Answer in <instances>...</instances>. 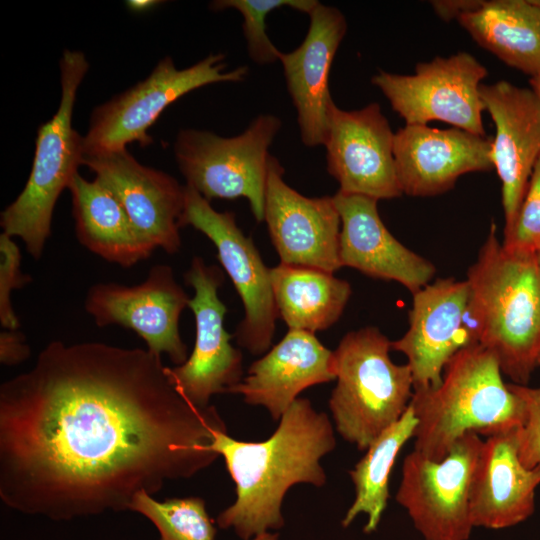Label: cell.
Returning <instances> with one entry per match:
<instances>
[{"label": "cell", "instance_id": "6da1fadb", "mask_svg": "<svg viewBox=\"0 0 540 540\" xmlns=\"http://www.w3.org/2000/svg\"><path fill=\"white\" fill-rule=\"evenodd\" d=\"M220 432L217 409L188 401L161 355L51 341L0 386V498L53 520L130 510L213 464Z\"/></svg>", "mask_w": 540, "mask_h": 540}, {"label": "cell", "instance_id": "7a4b0ae2", "mask_svg": "<svg viewBox=\"0 0 540 540\" xmlns=\"http://www.w3.org/2000/svg\"><path fill=\"white\" fill-rule=\"evenodd\" d=\"M335 447L330 418L306 398L293 402L264 441L217 433L210 450L224 458L236 488V500L218 515V526L233 528L243 540L281 528L287 491L299 483L322 487L327 476L320 461Z\"/></svg>", "mask_w": 540, "mask_h": 540}, {"label": "cell", "instance_id": "3957f363", "mask_svg": "<svg viewBox=\"0 0 540 540\" xmlns=\"http://www.w3.org/2000/svg\"><path fill=\"white\" fill-rule=\"evenodd\" d=\"M466 280L470 344L491 351L502 374L514 384L527 385L540 355V265L536 254L506 249L492 224Z\"/></svg>", "mask_w": 540, "mask_h": 540}, {"label": "cell", "instance_id": "277c9868", "mask_svg": "<svg viewBox=\"0 0 540 540\" xmlns=\"http://www.w3.org/2000/svg\"><path fill=\"white\" fill-rule=\"evenodd\" d=\"M409 405L418 421L414 451L436 461L467 432L490 436L524 421L522 400L504 383L495 355L478 343L459 349L442 382L414 390Z\"/></svg>", "mask_w": 540, "mask_h": 540}, {"label": "cell", "instance_id": "5b68a950", "mask_svg": "<svg viewBox=\"0 0 540 540\" xmlns=\"http://www.w3.org/2000/svg\"><path fill=\"white\" fill-rule=\"evenodd\" d=\"M391 341L374 326L348 332L333 351L336 386L329 408L336 430L363 451L404 414L413 395L408 364L390 357Z\"/></svg>", "mask_w": 540, "mask_h": 540}, {"label": "cell", "instance_id": "8992f818", "mask_svg": "<svg viewBox=\"0 0 540 540\" xmlns=\"http://www.w3.org/2000/svg\"><path fill=\"white\" fill-rule=\"evenodd\" d=\"M89 68L83 52L65 50L60 59L61 100L57 112L37 130L33 165L18 197L1 213L3 233L19 237L39 259L51 234L56 202L84 165L83 137L72 127L77 90Z\"/></svg>", "mask_w": 540, "mask_h": 540}, {"label": "cell", "instance_id": "52a82bcc", "mask_svg": "<svg viewBox=\"0 0 540 540\" xmlns=\"http://www.w3.org/2000/svg\"><path fill=\"white\" fill-rule=\"evenodd\" d=\"M281 125L276 115L261 114L234 137L206 130H181L174 154L186 185L209 202L246 198L255 220L263 222L272 156L269 148Z\"/></svg>", "mask_w": 540, "mask_h": 540}, {"label": "cell", "instance_id": "ba28073f", "mask_svg": "<svg viewBox=\"0 0 540 540\" xmlns=\"http://www.w3.org/2000/svg\"><path fill=\"white\" fill-rule=\"evenodd\" d=\"M223 53H210L196 64L177 69L171 57H164L151 74L130 89L96 107L83 137L84 158L126 149L137 142H153L149 128L161 113L183 95L218 82H241L248 66L226 70Z\"/></svg>", "mask_w": 540, "mask_h": 540}, {"label": "cell", "instance_id": "9c48e42d", "mask_svg": "<svg viewBox=\"0 0 540 540\" xmlns=\"http://www.w3.org/2000/svg\"><path fill=\"white\" fill-rule=\"evenodd\" d=\"M192 226L208 237L217 257L230 277L244 308V317L233 338L253 355L265 354L271 346L278 317L270 268L251 237L236 223L231 211H216L201 194L185 185L184 209L180 227Z\"/></svg>", "mask_w": 540, "mask_h": 540}, {"label": "cell", "instance_id": "30bf717a", "mask_svg": "<svg viewBox=\"0 0 540 540\" xmlns=\"http://www.w3.org/2000/svg\"><path fill=\"white\" fill-rule=\"evenodd\" d=\"M483 440L467 432L441 460L412 451L403 461L395 499L425 540H468L470 489Z\"/></svg>", "mask_w": 540, "mask_h": 540}, {"label": "cell", "instance_id": "8fae6325", "mask_svg": "<svg viewBox=\"0 0 540 540\" xmlns=\"http://www.w3.org/2000/svg\"><path fill=\"white\" fill-rule=\"evenodd\" d=\"M488 71L474 56L458 52L417 64L412 75L383 70L371 82L406 124L442 121L467 132L486 136L481 81Z\"/></svg>", "mask_w": 540, "mask_h": 540}, {"label": "cell", "instance_id": "7c38bea8", "mask_svg": "<svg viewBox=\"0 0 540 540\" xmlns=\"http://www.w3.org/2000/svg\"><path fill=\"white\" fill-rule=\"evenodd\" d=\"M184 280L194 289L188 307L195 319V342L187 360L168 367V375L188 401L205 408L213 395L230 393L243 380L242 353L224 327L227 308L218 296L224 283L222 269L195 256Z\"/></svg>", "mask_w": 540, "mask_h": 540}, {"label": "cell", "instance_id": "4fadbf2b", "mask_svg": "<svg viewBox=\"0 0 540 540\" xmlns=\"http://www.w3.org/2000/svg\"><path fill=\"white\" fill-rule=\"evenodd\" d=\"M190 297L169 265L151 267L146 279L127 286L114 282L92 285L84 307L98 327L119 325L133 330L155 354H167L175 366L188 358L179 320Z\"/></svg>", "mask_w": 540, "mask_h": 540}, {"label": "cell", "instance_id": "5bb4252c", "mask_svg": "<svg viewBox=\"0 0 540 540\" xmlns=\"http://www.w3.org/2000/svg\"><path fill=\"white\" fill-rule=\"evenodd\" d=\"M394 134L378 103L351 111L331 105L324 146L327 171L339 183L338 191L376 200L403 195Z\"/></svg>", "mask_w": 540, "mask_h": 540}, {"label": "cell", "instance_id": "9a60e30c", "mask_svg": "<svg viewBox=\"0 0 540 540\" xmlns=\"http://www.w3.org/2000/svg\"><path fill=\"white\" fill-rule=\"evenodd\" d=\"M283 174L271 156L264 221L280 263L335 273L342 267L341 219L333 196L306 197L290 187Z\"/></svg>", "mask_w": 540, "mask_h": 540}, {"label": "cell", "instance_id": "2e32d148", "mask_svg": "<svg viewBox=\"0 0 540 540\" xmlns=\"http://www.w3.org/2000/svg\"><path fill=\"white\" fill-rule=\"evenodd\" d=\"M470 289L467 280L438 278L413 293L405 334L391 341L404 354L414 390L435 388L452 356L470 344L467 316Z\"/></svg>", "mask_w": 540, "mask_h": 540}, {"label": "cell", "instance_id": "e0dca14e", "mask_svg": "<svg viewBox=\"0 0 540 540\" xmlns=\"http://www.w3.org/2000/svg\"><path fill=\"white\" fill-rule=\"evenodd\" d=\"M84 165L114 193L135 228L154 248L168 254L179 251L185 185L142 165L127 149L85 157Z\"/></svg>", "mask_w": 540, "mask_h": 540}, {"label": "cell", "instance_id": "ac0fdd59", "mask_svg": "<svg viewBox=\"0 0 540 540\" xmlns=\"http://www.w3.org/2000/svg\"><path fill=\"white\" fill-rule=\"evenodd\" d=\"M396 172L403 194L440 195L464 174L494 169L491 140L458 128L406 124L394 134Z\"/></svg>", "mask_w": 540, "mask_h": 540}, {"label": "cell", "instance_id": "d6986e66", "mask_svg": "<svg viewBox=\"0 0 540 540\" xmlns=\"http://www.w3.org/2000/svg\"><path fill=\"white\" fill-rule=\"evenodd\" d=\"M480 96L495 125L491 159L501 181L504 231L511 228L540 155V99L507 81L481 84Z\"/></svg>", "mask_w": 540, "mask_h": 540}, {"label": "cell", "instance_id": "ffe728a7", "mask_svg": "<svg viewBox=\"0 0 540 540\" xmlns=\"http://www.w3.org/2000/svg\"><path fill=\"white\" fill-rule=\"evenodd\" d=\"M308 15L310 23L303 42L293 51H281L279 61L297 112L301 141L315 147L326 140L329 110L334 103L329 73L347 22L339 9L320 2Z\"/></svg>", "mask_w": 540, "mask_h": 540}, {"label": "cell", "instance_id": "44dd1931", "mask_svg": "<svg viewBox=\"0 0 540 540\" xmlns=\"http://www.w3.org/2000/svg\"><path fill=\"white\" fill-rule=\"evenodd\" d=\"M334 202L341 219L339 258L342 267L371 278L396 281L412 294L436 274L432 262L399 242L378 212V200L338 191Z\"/></svg>", "mask_w": 540, "mask_h": 540}, {"label": "cell", "instance_id": "7402d4cb", "mask_svg": "<svg viewBox=\"0 0 540 540\" xmlns=\"http://www.w3.org/2000/svg\"><path fill=\"white\" fill-rule=\"evenodd\" d=\"M332 380H336L334 352L315 334L288 330L249 366L230 393L242 395L247 404L263 406L274 420H280L303 390Z\"/></svg>", "mask_w": 540, "mask_h": 540}, {"label": "cell", "instance_id": "603a6c76", "mask_svg": "<svg viewBox=\"0 0 540 540\" xmlns=\"http://www.w3.org/2000/svg\"><path fill=\"white\" fill-rule=\"evenodd\" d=\"M517 430L499 432L483 440L470 489L473 527L507 528L534 512L540 466L529 469L520 461Z\"/></svg>", "mask_w": 540, "mask_h": 540}, {"label": "cell", "instance_id": "cb8c5ba5", "mask_svg": "<svg viewBox=\"0 0 540 540\" xmlns=\"http://www.w3.org/2000/svg\"><path fill=\"white\" fill-rule=\"evenodd\" d=\"M78 241L107 262L129 268L154 247L138 232L114 193L98 178L76 174L69 188Z\"/></svg>", "mask_w": 540, "mask_h": 540}, {"label": "cell", "instance_id": "d4e9b609", "mask_svg": "<svg viewBox=\"0 0 540 540\" xmlns=\"http://www.w3.org/2000/svg\"><path fill=\"white\" fill-rule=\"evenodd\" d=\"M457 20L508 66L530 78L540 75V8L532 0H483Z\"/></svg>", "mask_w": 540, "mask_h": 540}, {"label": "cell", "instance_id": "484cf974", "mask_svg": "<svg viewBox=\"0 0 540 540\" xmlns=\"http://www.w3.org/2000/svg\"><path fill=\"white\" fill-rule=\"evenodd\" d=\"M278 316L289 330L312 334L334 325L352 294L349 282L316 268L280 263L270 268Z\"/></svg>", "mask_w": 540, "mask_h": 540}, {"label": "cell", "instance_id": "4316f807", "mask_svg": "<svg viewBox=\"0 0 540 540\" xmlns=\"http://www.w3.org/2000/svg\"><path fill=\"white\" fill-rule=\"evenodd\" d=\"M417 418L409 405L395 423L381 432L368 446L365 455L349 471L355 499L342 520L348 527L361 513L368 516L364 532L375 531L389 498V478L404 444L413 437Z\"/></svg>", "mask_w": 540, "mask_h": 540}, {"label": "cell", "instance_id": "83f0119b", "mask_svg": "<svg viewBox=\"0 0 540 540\" xmlns=\"http://www.w3.org/2000/svg\"><path fill=\"white\" fill-rule=\"evenodd\" d=\"M130 510L149 519L160 533V540H214L216 528L205 501L199 497L157 501L147 492H139Z\"/></svg>", "mask_w": 540, "mask_h": 540}, {"label": "cell", "instance_id": "f1b7e54d", "mask_svg": "<svg viewBox=\"0 0 540 540\" xmlns=\"http://www.w3.org/2000/svg\"><path fill=\"white\" fill-rule=\"evenodd\" d=\"M316 0H217L210 4L214 11L233 8L243 17V34L250 58L257 64L279 61L280 50L266 33L265 20L273 10L290 7L309 14L318 4Z\"/></svg>", "mask_w": 540, "mask_h": 540}, {"label": "cell", "instance_id": "f546056e", "mask_svg": "<svg viewBox=\"0 0 540 540\" xmlns=\"http://www.w3.org/2000/svg\"><path fill=\"white\" fill-rule=\"evenodd\" d=\"M502 244L508 250L531 254L540 249V155L514 223L504 231Z\"/></svg>", "mask_w": 540, "mask_h": 540}, {"label": "cell", "instance_id": "4dcf8cb0", "mask_svg": "<svg viewBox=\"0 0 540 540\" xmlns=\"http://www.w3.org/2000/svg\"><path fill=\"white\" fill-rule=\"evenodd\" d=\"M22 255L13 237L0 235V323L4 329H18L20 321L14 311L11 294L31 282L21 270Z\"/></svg>", "mask_w": 540, "mask_h": 540}, {"label": "cell", "instance_id": "1f68e13d", "mask_svg": "<svg viewBox=\"0 0 540 540\" xmlns=\"http://www.w3.org/2000/svg\"><path fill=\"white\" fill-rule=\"evenodd\" d=\"M508 386L523 402L524 421L517 430L518 455L522 464L532 469L540 466V387Z\"/></svg>", "mask_w": 540, "mask_h": 540}, {"label": "cell", "instance_id": "d6a6232c", "mask_svg": "<svg viewBox=\"0 0 540 540\" xmlns=\"http://www.w3.org/2000/svg\"><path fill=\"white\" fill-rule=\"evenodd\" d=\"M31 353L29 345L25 343V336L17 329H4L0 333V361L7 366L17 365Z\"/></svg>", "mask_w": 540, "mask_h": 540}, {"label": "cell", "instance_id": "836d02e7", "mask_svg": "<svg viewBox=\"0 0 540 540\" xmlns=\"http://www.w3.org/2000/svg\"><path fill=\"white\" fill-rule=\"evenodd\" d=\"M482 3L483 0H434L431 6L442 20L450 21L479 8Z\"/></svg>", "mask_w": 540, "mask_h": 540}, {"label": "cell", "instance_id": "e575fe53", "mask_svg": "<svg viewBox=\"0 0 540 540\" xmlns=\"http://www.w3.org/2000/svg\"><path fill=\"white\" fill-rule=\"evenodd\" d=\"M160 3V1L155 0H129L126 1V5L133 12H144L149 10Z\"/></svg>", "mask_w": 540, "mask_h": 540}, {"label": "cell", "instance_id": "d590c367", "mask_svg": "<svg viewBox=\"0 0 540 540\" xmlns=\"http://www.w3.org/2000/svg\"><path fill=\"white\" fill-rule=\"evenodd\" d=\"M249 540H278V534L277 533H269V532H264V533H261Z\"/></svg>", "mask_w": 540, "mask_h": 540}, {"label": "cell", "instance_id": "8d00e7d4", "mask_svg": "<svg viewBox=\"0 0 540 540\" xmlns=\"http://www.w3.org/2000/svg\"><path fill=\"white\" fill-rule=\"evenodd\" d=\"M531 89L537 94L540 99V75L530 78Z\"/></svg>", "mask_w": 540, "mask_h": 540}, {"label": "cell", "instance_id": "74e56055", "mask_svg": "<svg viewBox=\"0 0 540 540\" xmlns=\"http://www.w3.org/2000/svg\"><path fill=\"white\" fill-rule=\"evenodd\" d=\"M536 259L540 265V249L536 252Z\"/></svg>", "mask_w": 540, "mask_h": 540}, {"label": "cell", "instance_id": "f35d334b", "mask_svg": "<svg viewBox=\"0 0 540 540\" xmlns=\"http://www.w3.org/2000/svg\"><path fill=\"white\" fill-rule=\"evenodd\" d=\"M533 3L540 8V0H532Z\"/></svg>", "mask_w": 540, "mask_h": 540}, {"label": "cell", "instance_id": "ab89813d", "mask_svg": "<svg viewBox=\"0 0 540 540\" xmlns=\"http://www.w3.org/2000/svg\"><path fill=\"white\" fill-rule=\"evenodd\" d=\"M538 366H540V355H539V358H538Z\"/></svg>", "mask_w": 540, "mask_h": 540}]
</instances>
